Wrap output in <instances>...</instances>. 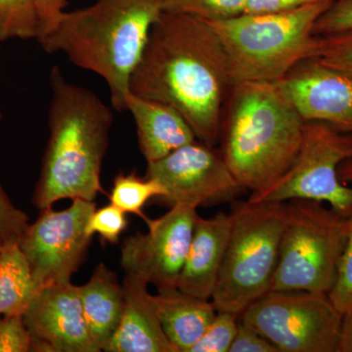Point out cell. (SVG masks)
<instances>
[{
	"instance_id": "3957f363",
	"label": "cell",
	"mask_w": 352,
	"mask_h": 352,
	"mask_svg": "<svg viewBox=\"0 0 352 352\" xmlns=\"http://www.w3.org/2000/svg\"><path fill=\"white\" fill-rule=\"evenodd\" d=\"M163 12L161 0H97L65 12L38 43L46 52H63L75 66L100 76L113 108L122 112L132 73Z\"/></svg>"
},
{
	"instance_id": "4dcf8cb0",
	"label": "cell",
	"mask_w": 352,
	"mask_h": 352,
	"mask_svg": "<svg viewBox=\"0 0 352 352\" xmlns=\"http://www.w3.org/2000/svg\"><path fill=\"white\" fill-rule=\"evenodd\" d=\"M229 352H279L263 336L240 320Z\"/></svg>"
},
{
	"instance_id": "484cf974",
	"label": "cell",
	"mask_w": 352,
	"mask_h": 352,
	"mask_svg": "<svg viewBox=\"0 0 352 352\" xmlns=\"http://www.w3.org/2000/svg\"><path fill=\"white\" fill-rule=\"evenodd\" d=\"M127 226L126 212L110 204L94 210L88 220L87 233L91 237L98 234L102 240L113 245L119 242L120 235L126 230Z\"/></svg>"
},
{
	"instance_id": "d4e9b609",
	"label": "cell",
	"mask_w": 352,
	"mask_h": 352,
	"mask_svg": "<svg viewBox=\"0 0 352 352\" xmlns=\"http://www.w3.org/2000/svg\"><path fill=\"white\" fill-rule=\"evenodd\" d=\"M336 308L344 315L352 308V217L349 219L346 247L338 265L337 276L328 294Z\"/></svg>"
},
{
	"instance_id": "8992f818",
	"label": "cell",
	"mask_w": 352,
	"mask_h": 352,
	"mask_svg": "<svg viewBox=\"0 0 352 352\" xmlns=\"http://www.w3.org/2000/svg\"><path fill=\"white\" fill-rule=\"evenodd\" d=\"M232 226L212 302L240 315L271 289L288 201H233Z\"/></svg>"
},
{
	"instance_id": "52a82bcc",
	"label": "cell",
	"mask_w": 352,
	"mask_h": 352,
	"mask_svg": "<svg viewBox=\"0 0 352 352\" xmlns=\"http://www.w3.org/2000/svg\"><path fill=\"white\" fill-rule=\"evenodd\" d=\"M349 226V219L321 201H289L271 289L328 295L346 247Z\"/></svg>"
},
{
	"instance_id": "277c9868",
	"label": "cell",
	"mask_w": 352,
	"mask_h": 352,
	"mask_svg": "<svg viewBox=\"0 0 352 352\" xmlns=\"http://www.w3.org/2000/svg\"><path fill=\"white\" fill-rule=\"evenodd\" d=\"M305 124L278 82L235 83L221 129L222 157L245 190L261 191L295 161Z\"/></svg>"
},
{
	"instance_id": "83f0119b",
	"label": "cell",
	"mask_w": 352,
	"mask_h": 352,
	"mask_svg": "<svg viewBox=\"0 0 352 352\" xmlns=\"http://www.w3.org/2000/svg\"><path fill=\"white\" fill-rule=\"evenodd\" d=\"M352 34V0H333L314 25L321 38Z\"/></svg>"
},
{
	"instance_id": "d590c367",
	"label": "cell",
	"mask_w": 352,
	"mask_h": 352,
	"mask_svg": "<svg viewBox=\"0 0 352 352\" xmlns=\"http://www.w3.org/2000/svg\"><path fill=\"white\" fill-rule=\"evenodd\" d=\"M2 247H3V244H2L1 242H0V252H1Z\"/></svg>"
},
{
	"instance_id": "4fadbf2b",
	"label": "cell",
	"mask_w": 352,
	"mask_h": 352,
	"mask_svg": "<svg viewBox=\"0 0 352 352\" xmlns=\"http://www.w3.org/2000/svg\"><path fill=\"white\" fill-rule=\"evenodd\" d=\"M23 317L31 333V351H101L88 332L78 288L72 282L39 289Z\"/></svg>"
},
{
	"instance_id": "6da1fadb",
	"label": "cell",
	"mask_w": 352,
	"mask_h": 352,
	"mask_svg": "<svg viewBox=\"0 0 352 352\" xmlns=\"http://www.w3.org/2000/svg\"><path fill=\"white\" fill-rule=\"evenodd\" d=\"M232 87L221 41L208 21L163 12L153 25L129 82L131 94L178 111L206 144L219 142L227 90Z\"/></svg>"
},
{
	"instance_id": "8fae6325",
	"label": "cell",
	"mask_w": 352,
	"mask_h": 352,
	"mask_svg": "<svg viewBox=\"0 0 352 352\" xmlns=\"http://www.w3.org/2000/svg\"><path fill=\"white\" fill-rule=\"evenodd\" d=\"M145 176L161 185L164 194L157 199L170 207H212L235 201L245 191L222 154L199 140L147 164Z\"/></svg>"
},
{
	"instance_id": "5bb4252c",
	"label": "cell",
	"mask_w": 352,
	"mask_h": 352,
	"mask_svg": "<svg viewBox=\"0 0 352 352\" xmlns=\"http://www.w3.org/2000/svg\"><path fill=\"white\" fill-rule=\"evenodd\" d=\"M305 122H318L352 133V76L305 60L278 82Z\"/></svg>"
},
{
	"instance_id": "8d00e7d4",
	"label": "cell",
	"mask_w": 352,
	"mask_h": 352,
	"mask_svg": "<svg viewBox=\"0 0 352 352\" xmlns=\"http://www.w3.org/2000/svg\"><path fill=\"white\" fill-rule=\"evenodd\" d=\"M2 119V115H1V112H0V120H1Z\"/></svg>"
},
{
	"instance_id": "e575fe53",
	"label": "cell",
	"mask_w": 352,
	"mask_h": 352,
	"mask_svg": "<svg viewBox=\"0 0 352 352\" xmlns=\"http://www.w3.org/2000/svg\"><path fill=\"white\" fill-rule=\"evenodd\" d=\"M339 177L340 182L344 184L352 185V157L340 164Z\"/></svg>"
},
{
	"instance_id": "603a6c76",
	"label": "cell",
	"mask_w": 352,
	"mask_h": 352,
	"mask_svg": "<svg viewBox=\"0 0 352 352\" xmlns=\"http://www.w3.org/2000/svg\"><path fill=\"white\" fill-rule=\"evenodd\" d=\"M161 2L164 12L187 14L214 22L242 15L248 0H161Z\"/></svg>"
},
{
	"instance_id": "9a60e30c",
	"label": "cell",
	"mask_w": 352,
	"mask_h": 352,
	"mask_svg": "<svg viewBox=\"0 0 352 352\" xmlns=\"http://www.w3.org/2000/svg\"><path fill=\"white\" fill-rule=\"evenodd\" d=\"M148 285L141 278L124 276L122 320L103 351L177 352L162 328Z\"/></svg>"
},
{
	"instance_id": "30bf717a",
	"label": "cell",
	"mask_w": 352,
	"mask_h": 352,
	"mask_svg": "<svg viewBox=\"0 0 352 352\" xmlns=\"http://www.w3.org/2000/svg\"><path fill=\"white\" fill-rule=\"evenodd\" d=\"M72 201L66 210H39L38 219L30 223L20 240L36 292L50 285L69 283L85 261L92 240L87 226L96 203Z\"/></svg>"
},
{
	"instance_id": "cb8c5ba5",
	"label": "cell",
	"mask_w": 352,
	"mask_h": 352,
	"mask_svg": "<svg viewBox=\"0 0 352 352\" xmlns=\"http://www.w3.org/2000/svg\"><path fill=\"white\" fill-rule=\"evenodd\" d=\"M240 316L228 311H217L207 330L189 352H229L238 330Z\"/></svg>"
},
{
	"instance_id": "44dd1931",
	"label": "cell",
	"mask_w": 352,
	"mask_h": 352,
	"mask_svg": "<svg viewBox=\"0 0 352 352\" xmlns=\"http://www.w3.org/2000/svg\"><path fill=\"white\" fill-rule=\"evenodd\" d=\"M161 185L150 177H139L135 173L116 176L110 194L111 204L124 210L146 219L143 208L153 198L163 196Z\"/></svg>"
},
{
	"instance_id": "d6986e66",
	"label": "cell",
	"mask_w": 352,
	"mask_h": 352,
	"mask_svg": "<svg viewBox=\"0 0 352 352\" xmlns=\"http://www.w3.org/2000/svg\"><path fill=\"white\" fill-rule=\"evenodd\" d=\"M157 292L153 302L164 333L177 352H189L214 320V302L178 288Z\"/></svg>"
},
{
	"instance_id": "2e32d148",
	"label": "cell",
	"mask_w": 352,
	"mask_h": 352,
	"mask_svg": "<svg viewBox=\"0 0 352 352\" xmlns=\"http://www.w3.org/2000/svg\"><path fill=\"white\" fill-rule=\"evenodd\" d=\"M232 226V214L212 219L199 215L177 288L183 293L212 300Z\"/></svg>"
},
{
	"instance_id": "4316f807",
	"label": "cell",
	"mask_w": 352,
	"mask_h": 352,
	"mask_svg": "<svg viewBox=\"0 0 352 352\" xmlns=\"http://www.w3.org/2000/svg\"><path fill=\"white\" fill-rule=\"evenodd\" d=\"M315 59L325 66L352 76V34L319 36Z\"/></svg>"
},
{
	"instance_id": "5b68a950",
	"label": "cell",
	"mask_w": 352,
	"mask_h": 352,
	"mask_svg": "<svg viewBox=\"0 0 352 352\" xmlns=\"http://www.w3.org/2000/svg\"><path fill=\"white\" fill-rule=\"evenodd\" d=\"M333 0L281 13L242 14L208 22L221 41L231 82H279L296 65L315 58L314 25Z\"/></svg>"
},
{
	"instance_id": "ac0fdd59",
	"label": "cell",
	"mask_w": 352,
	"mask_h": 352,
	"mask_svg": "<svg viewBox=\"0 0 352 352\" xmlns=\"http://www.w3.org/2000/svg\"><path fill=\"white\" fill-rule=\"evenodd\" d=\"M78 288L88 332L95 344L103 351L122 320L124 287L117 275L100 263L87 283Z\"/></svg>"
},
{
	"instance_id": "836d02e7",
	"label": "cell",
	"mask_w": 352,
	"mask_h": 352,
	"mask_svg": "<svg viewBox=\"0 0 352 352\" xmlns=\"http://www.w3.org/2000/svg\"><path fill=\"white\" fill-rule=\"evenodd\" d=\"M339 352H352V308L342 315Z\"/></svg>"
},
{
	"instance_id": "d6a6232c",
	"label": "cell",
	"mask_w": 352,
	"mask_h": 352,
	"mask_svg": "<svg viewBox=\"0 0 352 352\" xmlns=\"http://www.w3.org/2000/svg\"><path fill=\"white\" fill-rule=\"evenodd\" d=\"M324 0H248L244 14L281 13Z\"/></svg>"
},
{
	"instance_id": "7402d4cb",
	"label": "cell",
	"mask_w": 352,
	"mask_h": 352,
	"mask_svg": "<svg viewBox=\"0 0 352 352\" xmlns=\"http://www.w3.org/2000/svg\"><path fill=\"white\" fill-rule=\"evenodd\" d=\"M36 0H0V43L11 39H38Z\"/></svg>"
},
{
	"instance_id": "9c48e42d",
	"label": "cell",
	"mask_w": 352,
	"mask_h": 352,
	"mask_svg": "<svg viewBox=\"0 0 352 352\" xmlns=\"http://www.w3.org/2000/svg\"><path fill=\"white\" fill-rule=\"evenodd\" d=\"M240 320L279 352H339L342 314L326 294L271 289Z\"/></svg>"
},
{
	"instance_id": "f1b7e54d",
	"label": "cell",
	"mask_w": 352,
	"mask_h": 352,
	"mask_svg": "<svg viewBox=\"0 0 352 352\" xmlns=\"http://www.w3.org/2000/svg\"><path fill=\"white\" fill-rule=\"evenodd\" d=\"M29 226L28 214L14 205L0 184V242L19 244Z\"/></svg>"
},
{
	"instance_id": "7c38bea8",
	"label": "cell",
	"mask_w": 352,
	"mask_h": 352,
	"mask_svg": "<svg viewBox=\"0 0 352 352\" xmlns=\"http://www.w3.org/2000/svg\"><path fill=\"white\" fill-rule=\"evenodd\" d=\"M199 214L196 208L175 205L156 219H144L147 233L124 241L120 266L126 275L144 279L157 291L177 288Z\"/></svg>"
},
{
	"instance_id": "ffe728a7",
	"label": "cell",
	"mask_w": 352,
	"mask_h": 352,
	"mask_svg": "<svg viewBox=\"0 0 352 352\" xmlns=\"http://www.w3.org/2000/svg\"><path fill=\"white\" fill-rule=\"evenodd\" d=\"M38 293L19 244H6L0 252V315H24Z\"/></svg>"
},
{
	"instance_id": "e0dca14e",
	"label": "cell",
	"mask_w": 352,
	"mask_h": 352,
	"mask_svg": "<svg viewBox=\"0 0 352 352\" xmlns=\"http://www.w3.org/2000/svg\"><path fill=\"white\" fill-rule=\"evenodd\" d=\"M126 108L135 122L139 149L147 164L198 140L182 113L168 104L143 98L129 91Z\"/></svg>"
},
{
	"instance_id": "f546056e",
	"label": "cell",
	"mask_w": 352,
	"mask_h": 352,
	"mask_svg": "<svg viewBox=\"0 0 352 352\" xmlns=\"http://www.w3.org/2000/svg\"><path fill=\"white\" fill-rule=\"evenodd\" d=\"M31 344L23 315H0V352H29Z\"/></svg>"
},
{
	"instance_id": "1f68e13d",
	"label": "cell",
	"mask_w": 352,
	"mask_h": 352,
	"mask_svg": "<svg viewBox=\"0 0 352 352\" xmlns=\"http://www.w3.org/2000/svg\"><path fill=\"white\" fill-rule=\"evenodd\" d=\"M68 0H36L38 9L39 32L36 41H41L58 24L66 12Z\"/></svg>"
},
{
	"instance_id": "ba28073f",
	"label": "cell",
	"mask_w": 352,
	"mask_h": 352,
	"mask_svg": "<svg viewBox=\"0 0 352 352\" xmlns=\"http://www.w3.org/2000/svg\"><path fill=\"white\" fill-rule=\"evenodd\" d=\"M352 157V133L318 122H305L295 161L267 188L250 196L251 203L312 200L328 204L342 217H352V185L339 177L340 164Z\"/></svg>"
},
{
	"instance_id": "7a4b0ae2",
	"label": "cell",
	"mask_w": 352,
	"mask_h": 352,
	"mask_svg": "<svg viewBox=\"0 0 352 352\" xmlns=\"http://www.w3.org/2000/svg\"><path fill=\"white\" fill-rule=\"evenodd\" d=\"M50 138L32 201L38 210L64 199L94 201L109 147L112 111L87 88L69 82L59 67L50 72Z\"/></svg>"
}]
</instances>
